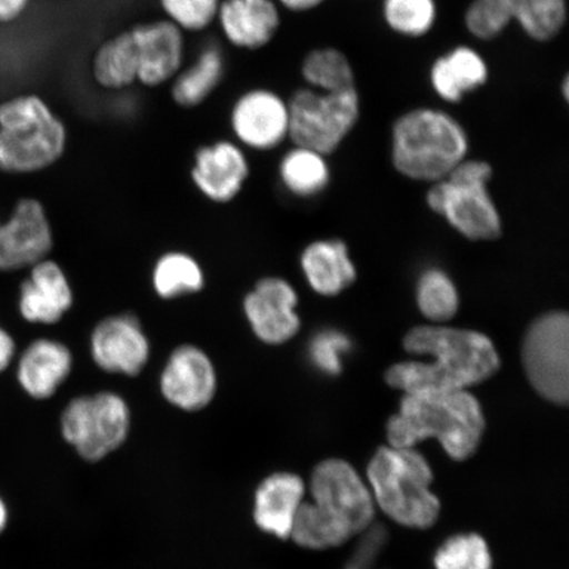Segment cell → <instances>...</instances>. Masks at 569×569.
<instances>
[{"label": "cell", "mask_w": 569, "mask_h": 569, "mask_svg": "<svg viewBox=\"0 0 569 569\" xmlns=\"http://www.w3.org/2000/svg\"><path fill=\"white\" fill-rule=\"evenodd\" d=\"M217 20L226 39L248 51L267 47L281 26L273 0H222Z\"/></svg>", "instance_id": "22"}, {"label": "cell", "mask_w": 569, "mask_h": 569, "mask_svg": "<svg viewBox=\"0 0 569 569\" xmlns=\"http://www.w3.org/2000/svg\"><path fill=\"white\" fill-rule=\"evenodd\" d=\"M368 487L376 507L403 528H432L440 501L432 492L430 462L416 447H381L369 461Z\"/></svg>", "instance_id": "4"}, {"label": "cell", "mask_w": 569, "mask_h": 569, "mask_svg": "<svg viewBox=\"0 0 569 569\" xmlns=\"http://www.w3.org/2000/svg\"><path fill=\"white\" fill-rule=\"evenodd\" d=\"M382 19L390 31L421 39L437 24V0H382Z\"/></svg>", "instance_id": "30"}, {"label": "cell", "mask_w": 569, "mask_h": 569, "mask_svg": "<svg viewBox=\"0 0 569 569\" xmlns=\"http://www.w3.org/2000/svg\"><path fill=\"white\" fill-rule=\"evenodd\" d=\"M308 492L301 476L276 472L259 483L253 495L252 517L258 528L280 539H289L295 519Z\"/></svg>", "instance_id": "20"}, {"label": "cell", "mask_w": 569, "mask_h": 569, "mask_svg": "<svg viewBox=\"0 0 569 569\" xmlns=\"http://www.w3.org/2000/svg\"><path fill=\"white\" fill-rule=\"evenodd\" d=\"M430 83L443 102L457 104L462 98L482 87L489 80V67L479 51L468 46L451 49L432 62Z\"/></svg>", "instance_id": "23"}, {"label": "cell", "mask_w": 569, "mask_h": 569, "mask_svg": "<svg viewBox=\"0 0 569 569\" xmlns=\"http://www.w3.org/2000/svg\"><path fill=\"white\" fill-rule=\"evenodd\" d=\"M68 131L41 98L23 96L0 104V170L34 173L62 158Z\"/></svg>", "instance_id": "5"}, {"label": "cell", "mask_w": 569, "mask_h": 569, "mask_svg": "<svg viewBox=\"0 0 569 569\" xmlns=\"http://www.w3.org/2000/svg\"><path fill=\"white\" fill-rule=\"evenodd\" d=\"M92 77L107 90H123L138 82V56L131 31L106 40L92 60Z\"/></svg>", "instance_id": "26"}, {"label": "cell", "mask_w": 569, "mask_h": 569, "mask_svg": "<svg viewBox=\"0 0 569 569\" xmlns=\"http://www.w3.org/2000/svg\"><path fill=\"white\" fill-rule=\"evenodd\" d=\"M403 347L410 355L431 358L430 362L405 361L388 369V386L403 395L468 390L500 368L493 341L473 330L418 326L405 337Z\"/></svg>", "instance_id": "1"}, {"label": "cell", "mask_w": 569, "mask_h": 569, "mask_svg": "<svg viewBox=\"0 0 569 569\" xmlns=\"http://www.w3.org/2000/svg\"><path fill=\"white\" fill-rule=\"evenodd\" d=\"M417 302L422 315L431 322L439 325L457 315L459 295L450 277L442 270L430 269L419 279Z\"/></svg>", "instance_id": "31"}, {"label": "cell", "mask_w": 569, "mask_h": 569, "mask_svg": "<svg viewBox=\"0 0 569 569\" xmlns=\"http://www.w3.org/2000/svg\"><path fill=\"white\" fill-rule=\"evenodd\" d=\"M231 128L239 146L270 151L289 139L288 101L272 90H249L232 107Z\"/></svg>", "instance_id": "15"}, {"label": "cell", "mask_w": 569, "mask_h": 569, "mask_svg": "<svg viewBox=\"0 0 569 569\" xmlns=\"http://www.w3.org/2000/svg\"><path fill=\"white\" fill-rule=\"evenodd\" d=\"M131 426L130 403L112 390L71 398L60 418L62 438L90 462L118 451L130 437Z\"/></svg>", "instance_id": "7"}, {"label": "cell", "mask_w": 569, "mask_h": 569, "mask_svg": "<svg viewBox=\"0 0 569 569\" xmlns=\"http://www.w3.org/2000/svg\"><path fill=\"white\" fill-rule=\"evenodd\" d=\"M561 97L565 98V101L568 103L569 101V77L566 76L563 78V82H561Z\"/></svg>", "instance_id": "41"}, {"label": "cell", "mask_w": 569, "mask_h": 569, "mask_svg": "<svg viewBox=\"0 0 569 569\" xmlns=\"http://www.w3.org/2000/svg\"><path fill=\"white\" fill-rule=\"evenodd\" d=\"M297 306V291L287 280L264 277L246 295L243 312L256 339L268 346H281L301 330Z\"/></svg>", "instance_id": "14"}, {"label": "cell", "mask_w": 569, "mask_h": 569, "mask_svg": "<svg viewBox=\"0 0 569 569\" xmlns=\"http://www.w3.org/2000/svg\"><path fill=\"white\" fill-rule=\"evenodd\" d=\"M53 231L38 199H20L12 217L0 223V270L31 268L48 258Z\"/></svg>", "instance_id": "16"}, {"label": "cell", "mask_w": 569, "mask_h": 569, "mask_svg": "<svg viewBox=\"0 0 569 569\" xmlns=\"http://www.w3.org/2000/svg\"><path fill=\"white\" fill-rule=\"evenodd\" d=\"M526 376L546 401L569 400V317L553 311L531 323L522 345Z\"/></svg>", "instance_id": "11"}, {"label": "cell", "mask_w": 569, "mask_h": 569, "mask_svg": "<svg viewBox=\"0 0 569 569\" xmlns=\"http://www.w3.org/2000/svg\"><path fill=\"white\" fill-rule=\"evenodd\" d=\"M17 346L9 332L0 327V373L10 367L16 358Z\"/></svg>", "instance_id": "37"}, {"label": "cell", "mask_w": 569, "mask_h": 569, "mask_svg": "<svg viewBox=\"0 0 569 569\" xmlns=\"http://www.w3.org/2000/svg\"><path fill=\"white\" fill-rule=\"evenodd\" d=\"M7 518H9V515H7V508L2 500H0V532H2L7 525Z\"/></svg>", "instance_id": "40"}, {"label": "cell", "mask_w": 569, "mask_h": 569, "mask_svg": "<svg viewBox=\"0 0 569 569\" xmlns=\"http://www.w3.org/2000/svg\"><path fill=\"white\" fill-rule=\"evenodd\" d=\"M483 431L481 405L468 390L408 393L389 419L387 438L395 447H416L432 438L448 457L462 461L478 451Z\"/></svg>", "instance_id": "2"}, {"label": "cell", "mask_w": 569, "mask_h": 569, "mask_svg": "<svg viewBox=\"0 0 569 569\" xmlns=\"http://www.w3.org/2000/svg\"><path fill=\"white\" fill-rule=\"evenodd\" d=\"M151 281L156 296L163 301H172L202 291L206 276L194 256L170 251L154 262Z\"/></svg>", "instance_id": "27"}, {"label": "cell", "mask_w": 569, "mask_h": 569, "mask_svg": "<svg viewBox=\"0 0 569 569\" xmlns=\"http://www.w3.org/2000/svg\"><path fill=\"white\" fill-rule=\"evenodd\" d=\"M350 339L343 333L323 331L311 340L310 358L320 371L336 376L341 372V356L350 350Z\"/></svg>", "instance_id": "35"}, {"label": "cell", "mask_w": 569, "mask_h": 569, "mask_svg": "<svg viewBox=\"0 0 569 569\" xmlns=\"http://www.w3.org/2000/svg\"><path fill=\"white\" fill-rule=\"evenodd\" d=\"M301 74L308 88L318 91H340L356 88L350 59L340 49L325 47L306 54Z\"/></svg>", "instance_id": "29"}, {"label": "cell", "mask_w": 569, "mask_h": 569, "mask_svg": "<svg viewBox=\"0 0 569 569\" xmlns=\"http://www.w3.org/2000/svg\"><path fill=\"white\" fill-rule=\"evenodd\" d=\"M301 267L306 280L320 296H338L356 280V269L343 241H316L305 249Z\"/></svg>", "instance_id": "24"}, {"label": "cell", "mask_w": 569, "mask_h": 569, "mask_svg": "<svg viewBox=\"0 0 569 569\" xmlns=\"http://www.w3.org/2000/svg\"><path fill=\"white\" fill-rule=\"evenodd\" d=\"M73 305L74 291L63 269L48 258L36 262L20 287L21 317L33 325H56Z\"/></svg>", "instance_id": "19"}, {"label": "cell", "mask_w": 569, "mask_h": 569, "mask_svg": "<svg viewBox=\"0 0 569 569\" xmlns=\"http://www.w3.org/2000/svg\"><path fill=\"white\" fill-rule=\"evenodd\" d=\"M130 31L137 48L138 82L158 88L172 81L183 62V31L168 19L140 24Z\"/></svg>", "instance_id": "18"}, {"label": "cell", "mask_w": 569, "mask_h": 569, "mask_svg": "<svg viewBox=\"0 0 569 569\" xmlns=\"http://www.w3.org/2000/svg\"><path fill=\"white\" fill-rule=\"evenodd\" d=\"M30 0H0V23L18 19L27 9Z\"/></svg>", "instance_id": "38"}, {"label": "cell", "mask_w": 569, "mask_h": 569, "mask_svg": "<svg viewBox=\"0 0 569 569\" xmlns=\"http://www.w3.org/2000/svg\"><path fill=\"white\" fill-rule=\"evenodd\" d=\"M466 128L450 112L416 107L391 127V161L402 176L437 182L467 159Z\"/></svg>", "instance_id": "3"}, {"label": "cell", "mask_w": 569, "mask_h": 569, "mask_svg": "<svg viewBox=\"0 0 569 569\" xmlns=\"http://www.w3.org/2000/svg\"><path fill=\"white\" fill-rule=\"evenodd\" d=\"M492 167L486 161L465 160L427 194L432 211L445 217L471 240H493L501 234V219L488 193Z\"/></svg>", "instance_id": "6"}, {"label": "cell", "mask_w": 569, "mask_h": 569, "mask_svg": "<svg viewBox=\"0 0 569 569\" xmlns=\"http://www.w3.org/2000/svg\"><path fill=\"white\" fill-rule=\"evenodd\" d=\"M567 0H472L465 26L475 39L490 41L517 21L533 41H551L565 30Z\"/></svg>", "instance_id": "10"}, {"label": "cell", "mask_w": 569, "mask_h": 569, "mask_svg": "<svg viewBox=\"0 0 569 569\" xmlns=\"http://www.w3.org/2000/svg\"><path fill=\"white\" fill-rule=\"evenodd\" d=\"M222 0H160L163 12L181 31L201 32L218 18Z\"/></svg>", "instance_id": "34"}, {"label": "cell", "mask_w": 569, "mask_h": 569, "mask_svg": "<svg viewBox=\"0 0 569 569\" xmlns=\"http://www.w3.org/2000/svg\"><path fill=\"white\" fill-rule=\"evenodd\" d=\"M366 536L362 538L358 550L355 551L352 560L348 563L346 569H372L377 557L386 543V532L382 529L369 528L365 531Z\"/></svg>", "instance_id": "36"}, {"label": "cell", "mask_w": 569, "mask_h": 569, "mask_svg": "<svg viewBox=\"0 0 569 569\" xmlns=\"http://www.w3.org/2000/svg\"><path fill=\"white\" fill-rule=\"evenodd\" d=\"M309 487L310 501L348 540L372 528L376 505L371 490L350 462H319Z\"/></svg>", "instance_id": "9"}, {"label": "cell", "mask_w": 569, "mask_h": 569, "mask_svg": "<svg viewBox=\"0 0 569 569\" xmlns=\"http://www.w3.org/2000/svg\"><path fill=\"white\" fill-rule=\"evenodd\" d=\"M326 0H277V3L291 12H308L318 9Z\"/></svg>", "instance_id": "39"}, {"label": "cell", "mask_w": 569, "mask_h": 569, "mask_svg": "<svg viewBox=\"0 0 569 569\" xmlns=\"http://www.w3.org/2000/svg\"><path fill=\"white\" fill-rule=\"evenodd\" d=\"M190 176L206 199L213 203H230L244 188L249 162L238 142L220 140L198 149Z\"/></svg>", "instance_id": "17"}, {"label": "cell", "mask_w": 569, "mask_h": 569, "mask_svg": "<svg viewBox=\"0 0 569 569\" xmlns=\"http://www.w3.org/2000/svg\"><path fill=\"white\" fill-rule=\"evenodd\" d=\"M436 569H492L487 540L478 533H458L448 538L433 555Z\"/></svg>", "instance_id": "32"}, {"label": "cell", "mask_w": 569, "mask_h": 569, "mask_svg": "<svg viewBox=\"0 0 569 569\" xmlns=\"http://www.w3.org/2000/svg\"><path fill=\"white\" fill-rule=\"evenodd\" d=\"M226 61L222 49L210 44L198 54L193 66L173 78L172 98L183 109L201 106L222 82Z\"/></svg>", "instance_id": "25"}, {"label": "cell", "mask_w": 569, "mask_h": 569, "mask_svg": "<svg viewBox=\"0 0 569 569\" xmlns=\"http://www.w3.org/2000/svg\"><path fill=\"white\" fill-rule=\"evenodd\" d=\"M74 356L60 340L40 338L32 341L18 365L17 377L21 389L34 400H48L66 383L73 372Z\"/></svg>", "instance_id": "21"}, {"label": "cell", "mask_w": 569, "mask_h": 569, "mask_svg": "<svg viewBox=\"0 0 569 569\" xmlns=\"http://www.w3.org/2000/svg\"><path fill=\"white\" fill-rule=\"evenodd\" d=\"M219 379L211 356L202 347L184 343L163 362L160 395L170 407L184 412L209 408L218 393Z\"/></svg>", "instance_id": "13"}, {"label": "cell", "mask_w": 569, "mask_h": 569, "mask_svg": "<svg viewBox=\"0 0 569 569\" xmlns=\"http://www.w3.org/2000/svg\"><path fill=\"white\" fill-rule=\"evenodd\" d=\"M289 538L293 539V542L302 549L308 550L333 549V547L345 545L348 540L336 526L327 521V518L311 501L302 503Z\"/></svg>", "instance_id": "33"}, {"label": "cell", "mask_w": 569, "mask_h": 569, "mask_svg": "<svg viewBox=\"0 0 569 569\" xmlns=\"http://www.w3.org/2000/svg\"><path fill=\"white\" fill-rule=\"evenodd\" d=\"M89 352L102 372L137 377L151 360L152 345L140 319L131 312H120L92 327Z\"/></svg>", "instance_id": "12"}, {"label": "cell", "mask_w": 569, "mask_h": 569, "mask_svg": "<svg viewBox=\"0 0 569 569\" xmlns=\"http://www.w3.org/2000/svg\"><path fill=\"white\" fill-rule=\"evenodd\" d=\"M325 158V154L312 149L295 146L280 162L283 187L300 197H310L322 191L330 178V169Z\"/></svg>", "instance_id": "28"}, {"label": "cell", "mask_w": 569, "mask_h": 569, "mask_svg": "<svg viewBox=\"0 0 569 569\" xmlns=\"http://www.w3.org/2000/svg\"><path fill=\"white\" fill-rule=\"evenodd\" d=\"M289 139L325 156L336 152L358 124V88L340 91L297 90L288 101Z\"/></svg>", "instance_id": "8"}]
</instances>
